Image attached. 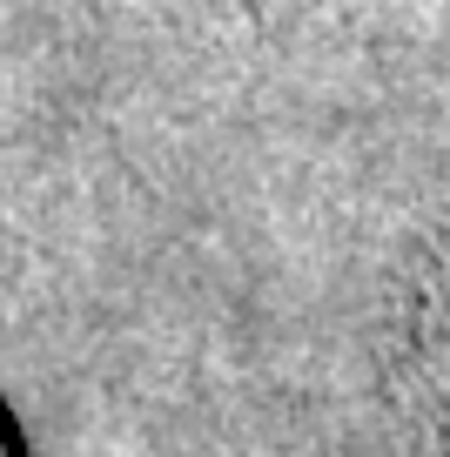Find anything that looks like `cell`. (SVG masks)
Listing matches in <instances>:
<instances>
[{
    "label": "cell",
    "instance_id": "obj_1",
    "mask_svg": "<svg viewBox=\"0 0 450 457\" xmlns=\"http://www.w3.org/2000/svg\"><path fill=\"white\" fill-rule=\"evenodd\" d=\"M0 457H7V430H0Z\"/></svg>",
    "mask_w": 450,
    "mask_h": 457
}]
</instances>
